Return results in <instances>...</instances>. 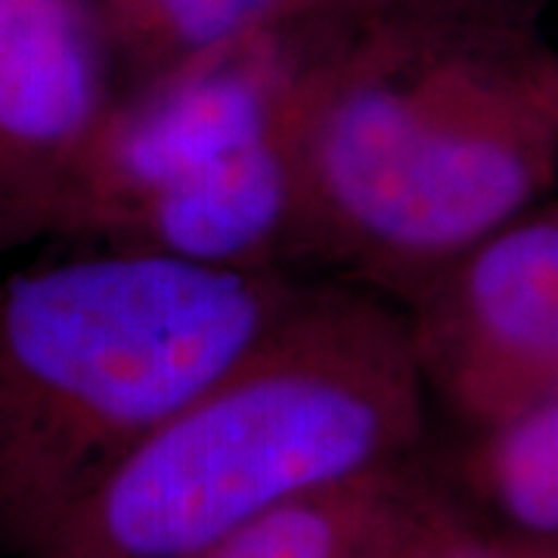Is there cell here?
Segmentation results:
<instances>
[{
    "label": "cell",
    "mask_w": 558,
    "mask_h": 558,
    "mask_svg": "<svg viewBox=\"0 0 558 558\" xmlns=\"http://www.w3.org/2000/svg\"><path fill=\"white\" fill-rule=\"evenodd\" d=\"M462 506L428 453L292 499L202 558H407Z\"/></svg>",
    "instance_id": "52a82bcc"
},
{
    "label": "cell",
    "mask_w": 558,
    "mask_h": 558,
    "mask_svg": "<svg viewBox=\"0 0 558 558\" xmlns=\"http://www.w3.org/2000/svg\"><path fill=\"white\" fill-rule=\"evenodd\" d=\"M351 10L329 3L165 78L119 90L50 242L149 252L215 270H299L292 112Z\"/></svg>",
    "instance_id": "277c9868"
},
{
    "label": "cell",
    "mask_w": 558,
    "mask_h": 558,
    "mask_svg": "<svg viewBox=\"0 0 558 558\" xmlns=\"http://www.w3.org/2000/svg\"><path fill=\"white\" fill-rule=\"evenodd\" d=\"M407 558H558V546L497 527L475 515L462 499L457 512L435 524Z\"/></svg>",
    "instance_id": "30bf717a"
},
{
    "label": "cell",
    "mask_w": 558,
    "mask_h": 558,
    "mask_svg": "<svg viewBox=\"0 0 558 558\" xmlns=\"http://www.w3.org/2000/svg\"><path fill=\"white\" fill-rule=\"evenodd\" d=\"M292 156L301 274L407 307L549 199L558 57L537 32L366 3L304 72Z\"/></svg>",
    "instance_id": "6da1fadb"
},
{
    "label": "cell",
    "mask_w": 558,
    "mask_h": 558,
    "mask_svg": "<svg viewBox=\"0 0 558 558\" xmlns=\"http://www.w3.org/2000/svg\"><path fill=\"white\" fill-rule=\"evenodd\" d=\"M450 478L475 515L558 546V398L469 435Z\"/></svg>",
    "instance_id": "9c48e42d"
},
{
    "label": "cell",
    "mask_w": 558,
    "mask_h": 558,
    "mask_svg": "<svg viewBox=\"0 0 558 558\" xmlns=\"http://www.w3.org/2000/svg\"><path fill=\"white\" fill-rule=\"evenodd\" d=\"M311 286L72 245L0 277V553L28 558Z\"/></svg>",
    "instance_id": "3957f363"
},
{
    "label": "cell",
    "mask_w": 558,
    "mask_h": 558,
    "mask_svg": "<svg viewBox=\"0 0 558 558\" xmlns=\"http://www.w3.org/2000/svg\"><path fill=\"white\" fill-rule=\"evenodd\" d=\"M116 97L87 0H0V260L53 236Z\"/></svg>",
    "instance_id": "8992f818"
},
{
    "label": "cell",
    "mask_w": 558,
    "mask_h": 558,
    "mask_svg": "<svg viewBox=\"0 0 558 558\" xmlns=\"http://www.w3.org/2000/svg\"><path fill=\"white\" fill-rule=\"evenodd\" d=\"M428 403L407 311L311 279L28 558L208 556L292 499L422 453Z\"/></svg>",
    "instance_id": "7a4b0ae2"
},
{
    "label": "cell",
    "mask_w": 558,
    "mask_h": 558,
    "mask_svg": "<svg viewBox=\"0 0 558 558\" xmlns=\"http://www.w3.org/2000/svg\"><path fill=\"white\" fill-rule=\"evenodd\" d=\"M403 10H416L444 20L475 22L494 28H515V32H537V16L543 0H381Z\"/></svg>",
    "instance_id": "8fae6325"
},
{
    "label": "cell",
    "mask_w": 558,
    "mask_h": 558,
    "mask_svg": "<svg viewBox=\"0 0 558 558\" xmlns=\"http://www.w3.org/2000/svg\"><path fill=\"white\" fill-rule=\"evenodd\" d=\"M403 311L428 398L469 435L558 398V199L499 227Z\"/></svg>",
    "instance_id": "5b68a950"
},
{
    "label": "cell",
    "mask_w": 558,
    "mask_h": 558,
    "mask_svg": "<svg viewBox=\"0 0 558 558\" xmlns=\"http://www.w3.org/2000/svg\"><path fill=\"white\" fill-rule=\"evenodd\" d=\"M329 3L348 0H106L97 16L112 62L134 75L131 90Z\"/></svg>",
    "instance_id": "ba28073f"
}]
</instances>
